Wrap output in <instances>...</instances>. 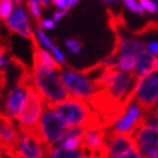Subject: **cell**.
Instances as JSON below:
<instances>
[{
	"instance_id": "484cf974",
	"label": "cell",
	"mask_w": 158,
	"mask_h": 158,
	"mask_svg": "<svg viewBox=\"0 0 158 158\" xmlns=\"http://www.w3.org/2000/svg\"><path fill=\"white\" fill-rule=\"evenodd\" d=\"M139 2L145 13H149V15L158 13V3L156 0H139Z\"/></svg>"
},
{
	"instance_id": "3957f363",
	"label": "cell",
	"mask_w": 158,
	"mask_h": 158,
	"mask_svg": "<svg viewBox=\"0 0 158 158\" xmlns=\"http://www.w3.org/2000/svg\"><path fill=\"white\" fill-rule=\"evenodd\" d=\"M45 105L47 104L43 100L40 94L30 83L27 85V97H26L25 105L17 117L19 132L30 135L35 134L39 121H40L42 114L45 109Z\"/></svg>"
},
{
	"instance_id": "4dcf8cb0",
	"label": "cell",
	"mask_w": 158,
	"mask_h": 158,
	"mask_svg": "<svg viewBox=\"0 0 158 158\" xmlns=\"http://www.w3.org/2000/svg\"><path fill=\"white\" fill-rule=\"evenodd\" d=\"M117 158H144V157L139 152H137L136 149H131V150H128V152L123 153L121 156H118Z\"/></svg>"
},
{
	"instance_id": "d6986e66",
	"label": "cell",
	"mask_w": 158,
	"mask_h": 158,
	"mask_svg": "<svg viewBox=\"0 0 158 158\" xmlns=\"http://www.w3.org/2000/svg\"><path fill=\"white\" fill-rule=\"evenodd\" d=\"M32 43L35 45H38V47L47 49V51H51L55 45V43L51 40V38L47 35V32H45L40 26H36L35 30H34V39H32Z\"/></svg>"
},
{
	"instance_id": "7c38bea8",
	"label": "cell",
	"mask_w": 158,
	"mask_h": 158,
	"mask_svg": "<svg viewBox=\"0 0 158 158\" xmlns=\"http://www.w3.org/2000/svg\"><path fill=\"white\" fill-rule=\"evenodd\" d=\"M30 83L21 81V83L17 84L15 88H12L9 91L8 96H6V100L4 104V110L3 113L12 118V119H17V117L19 114V111L23 108L26 97H27V85Z\"/></svg>"
},
{
	"instance_id": "836d02e7",
	"label": "cell",
	"mask_w": 158,
	"mask_h": 158,
	"mask_svg": "<svg viewBox=\"0 0 158 158\" xmlns=\"http://www.w3.org/2000/svg\"><path fill=\"white\" fill-rule=\"evenodd\" d=\"M81 2H82V0H68V8H69V10L73 9L74 6H77Z\"/></svg>"
},
{
	"instance_id": "2e32d148",
	"label": "cell",
	"mask_w": 158,
	"mask_h": 158,
	"mask_svg": "<svg viewBox=\"0 0 158 158\" xmlns=\"http://www.w3.org/2000/svg\"><path fill=\"white\" fill-rule=\"evenodd\" d=\"M147 48V43L140 38L136 36H122L117 43L115 51L113 52L114 56H124V55H132L136 56L141 49Z\"/></svg>"
},
{
	"instance_id": "cb8c5ba5",
	"label": "cell",
	"mask_w": 158,
	"mask_h": 158,
	"mask_svg": "<svg viewBox=\"0 0 158 158\" xmlns=\"http://www.w3.org/2000/svg\"><path fill=\"white\" fill-rule=\"evenodd\" d=\"M121 2L123 3L124 8H126L128 12L134 13L136 16H143L144 13H145L139 0H121Z\"/></svg>"
},
{
	"instance_id": "d6a6232c",
	"label": "cell",
	"mask_w": 158,
	"mask_h": 158,
	"mask_svg": "<svg viewBox=\"0 0 158 158\" xmlns=\"http://www.w3.org/2000/svg\"><path fill=\"white\" fill-rule=\"evenodd\" d=\"M147 48L152 52V53L158 56V40H152V42L147 43Z\"/></svg>"
},
{
	"instance_id": "74e56055",
	"label": "cell",
	"mask_w": 158,
	"mask_h": 158,
	"mask_svg": "<svg viewBox=\"0 0 158 158\" xmlns=\"http://www.w3.org/2000/svg\"><path fill=\"white\" fill-rule=\"evenodd\" d=\"M4 75H5V74H4V71L0 70V81H2L3 83H4Z\"/></svg>"
},
{
	"instance_id": "d590c367",
	"label": "cell",
	"mask_w": 158,
	"mask_h": 158,
	"mask_svg": "<svg viewBox=\"0 0 158 158\" xmlns=\"http://www.w3.org/2000/svg\"><path fill=\"white\" fill-rule=\"evenodd\" d=\"M3 154H5V147H4V144L0 141V158H3Z\"/></svg>"
},
{
	"instance_id": "f1b7e54d",
	"label": "cell",
	"mask_w": 158,
	"mask_h": 158,
	"mask_svg": "<svg viewBox=\"0 0 158 158\" xmlns=\"http://www.w3.org/2000/svg\"><path fill=\"white\" fill-rule=\"evenodd\" d=\"M9 65V58H8V52L4 45H0V69L6 68Z\"/></svg>"
},
{
	"instance_id": "9a60e30c",
	"label": "cell",
	"mask_w": 158,
	"mask_h": 158,
	"mask_svg": "<svg viewBox=\"0 0 158 158\" xmlns=\"http://www.w3.org/2000/svg\"><path fill=\"white\" fill-rule=\"evenodd\" d=\"M19 136V130L15 126L13 119L6 117L3 111L0 113V141L4 144L5 150L16 145Z\"/></svg>"
},
{
	"instance_id": "8992f818",
	"label": "cell",
	"mask_w": 158,
	"mask_h": 158,
	"mask_svg": "<svg viewBox=\"0 0 158 158\" xmlns=\"http://www.w3.org/2000/svg\"><path fill=\"white\" fill-rule=\"evenodd\" d=\"M144 113H145V109L136 100H132L126 106L123 113L117 118V121L111 124V127H109L108 130L117 134L134 135L137 128L141 127Z\"/></svg>"
},
{
	"instance_id": "4fadbf2b",
	"label": "cell",
	"mask_w": 158,
	"mask_h": 158,
	"mask_svg": "<svg viewBox=\"0 0 158 158\" xmlns=\"http://www.w3.org/2000/svg\"><path fill=\"white\" fill-rule=\"evenodd\" d=\"M106 135H108L106 128H102V127L87 128L83 136L82 147L85 149L88 156L102 158L105 145H106Z\"/></svg>"
},
{
	"instance_id": "7402d4cb",
	"label": "cell",
	"mask_w": 158,
	"mask_h": 158,
	"mask_svg": "<svg viewBox=\"0 0 158 158\" xmlns=\"http://www.w3.org/2000/svg\"><path fill=\"white\" fill-rule=\"evenodd\" d=\"M17 0H0V18L5 21L15 10Z\"/></svg>"
},
{
	"instance_id": "ffe728a7",
	"label": "cell",
	"mask_w": 158,
	"mask_h": 158,
	"mask_svg": "<svg viewBox=\"0 0 158 158\" xmlns=\"http://www.w3.org/2000/svg\"><path fill=\"white\" fill-rule=\"evenodd\" d=\"M135 61H136V56H132V55L118 56L117 57V69H119L122 71H134Z\"/></svg>"
},
{
	"instance_id": "5b68a950",
	"label": "cell",
	"mask_w": 158,
	"mask_h": 158,
	"mask_svg": "<svg viewBox=\"0 0 158 158\" xmlns=\"http://www.w3.org/2000/svg\"><path fill=\"white\" fill-rule=\"evenodd\" d=\"M68 127V123L51 106L45 105V109L42 114L40 121H39L34 136H36L47 148L53 147L60 140V137Z\"/></svg>"
},
{
	"instance_id": "603a6c76",
	"label": "cell",
	"mask_w": 158,
	"mask_h": 158,
	"mask_svg": "<svg viewBox=\"0 0 158 158\" xmlns=\"http://www.w3.org/2000/svg\"><path fill=\"white\" fill-rule=\"evenodd\" d=\"M64 45L71 55H79L83 49V44L75 38H68L64 40Z\"/></svg>"
},
{
	"instance_id": "277c9868",
	"label": "cell",
	"mask_w": 158,
	"mask_h": 158,
	"mask_svg": "<svg viewBox=\"0 0 158 158\" xmlns=\"http://www.w3.org/2000/svg\"><path fill=\"white\" fill-rule=\"evenodd\" d=\"M61 79L69 96L79 100L89 101L100 91L97 79H92L88 74L77 71L68 66L61 68Z\"/></svg>"
},
{
	"instance_id": "d4e9b609",
	"label": "cell",
	"mask_w": 158,
	"mask_h": 158,
	"mask_svg": "<svg viewBox=\"0 0 158 158\" xmlns=\"http://www.w3.org/2000/svg\"><path fill=\"white\" fill-rule=\"evenodd\" d=\"M82 144H83V137H71V139H66L58 144V145H53V147H62L65 149H78L82 148Z\"/></svg>"
},
{
	"instance_id": "4316f807",
	"label": "cell",
	"mask_w": 158,
	"mask_h": 158,
	"mask_svg": "<svg viewBox=\"0 0 158 158\" xmlns=\"http://www.w3.org/2000/svg\"><path fill=\"white\" fill-rule=\"evenodd\" d=\"M38 26L44 30V31H51L56 27V21L52 17H47V18H42L40 21L38 22Z\"/></svg>"
},
{
	"instance_id": "9c48e42d",
	"label": "cell",
	"mask_w": 158,
	"mask_h": 158,
	"mask_svg": "<svg viewBox=\"0 0 158 158\" xmlns=\"http://www.w3.org/2000/svg\"><path fill=\"white\" fill-rule=\"evenodd\" d=\"M134 100L139 102L145 111L152 109L158 100V69L139 78L135 88Z\"/></svg>"
},
{
	"instance_id": "ac0fdd59",
	"label": "cell",
	"mask_w": 158,
	"mask_h": 158,
	"mask_svg": "<svg viewBox=\"0 0 158 158\" xmlns=\"http://www.w3.org/2000/svg\"><path fill=\"white\" fill-rule=\"evenodd\" d=\"M32 62L35 64H40L43 66L48 68V69H60L62 66L58 65V62L55 60V57L52 56L49 51L40 48L38 45L34 44V53H32Z\"/></svg>"
},
{
	"instance_id": "60d3db41",
	"label": "cell",
	"mask_w": 158,
	"mask_h": 158,
	"mask_svg": "<svg viewBox=\"0 0 158 158\" xmlns=\"http://www.w3.org/2000/svg\"><path fill=\"white\" fill-rule=\"evenodd\" d=\"M87 158H98V157H95V156H88Z\"/></svg>"
},
{
	"instance_id": "5bb4252c",
	"label": "cell",
	"mask_w": 158,
	"mask_h": 158,
	"mask_svg": "<svg viewBox=\"0 0 158 158\" xmlns=\"http://www.w3.org/2000/svg\"><path fill=\"white\" fill-rule=\"evenodd\" d=\"M157 69H158V56L152 53L148 48L141 49L139 53L136 55L134 73L139 78L152 73V71H154Z\"/></svg>"
},
{
	"instance_id": "7bdbcfd3",
	"label": "cell",
	"mask_w": 158,
	"mask_h": 158,
	"mask_svg": "<svg viewBox=\"0 0 158 158\" xmlns=\"http://www.w3.org/2000/svg\"><path fill=\"white\" fill-rule=\"evenodd\" d=\"M156 2H157V3H158V0H156Z\"/></svg>"
},
{
	"instance_id": "1f68e13d",
	"label": "cell",
	"mask_w": 158,
	"mask_h": 158,
	"mask_svg": "<svg viewBox=\"0 0 158 158\" xmlns=\"http://www.w3.org/2000/svg\"><path fill=\"white\" fill-rule=\"evenodd\" d=\"M52 5L56 9H69L68 0H52Z\"/></svg>"
},
{
	"instance_id": "7a4b0ae2",
	"label": "cell",
	"mask_w": 158,
	"mask_h": 158,
	"mask_svg": "<svg viewBox=\"0 0 158 158\" xmlns=\"http://www.w3.org/2000/svg\"><path fill=\"white\" fill-rule=\"evenodd\" d=\"M51 108L68 123V126H81L85 128H104L100 114L91 106L88 101L69 96L65 100L52 105Z\"/></svg>"
},
{
	"instance_id": "e0dca14e",
	"label": "cell",
	"mask_w": 158,
	"mask_h": 158,
	"mask_svg": "<svg viewBox=\"0 0 158 158\" xmlns=\"http://www.w3.org/2000/svg\"><path fill=\"white\" fill-rule=\"evenodd\" d=\"M88 153L85 149H65L62 147H48L47 148V158H87Z\"/></svg>"
},
{
	"instance_id": "ab89813d",
	"label": "cell",
	"mask_w": 158,
	"mask_h": 158,
	"mask_svg": "<svg viewBox=\"0 0 158 158\" xmlns=\"http://www.w3.org/2000/svg\"><path fill=\"white\" fill-rule=\"evenodd\" d=\"M2 25H4V21H3L2 18H0V26H2Z\"/></svg>"
},
{
	"instance_id": "b9f144b4",
	"label": "cell",
	"mask_w": 158,
	"mask_h": 158,
	"mask_svg": "<svg viewBox=\"0 0 158 158\" xmlns=\"http://www.w3.org/2000/svg\"><path fill=\"white\" fill-rule=\"evenodd\" d=\"M152 158H158V153H157V154H154V156H153Z\"/></svg>"
},
{
	"instance_id": "8fae6325",
	"label": "cell",
	"mask_w": 158,
	"mask_h": 158,
	"mask_svg": "<svg viewBox=\"0 0 158 158\" xmlns=\"http://www.w3.org/2000/svg\"><path fill=\"white\" fill-rule=\"evenodd\" d=\"M131 149H136L134 135L117 134L108 130L106 145H105L102 158H117L118 156L126 153Z\"/></svg>"
},
{
	"instance_id": "8d00e7d4",
	"label": "cell",
	"mask_w": 158,
	"mask_h": 158,
	"mask_svg": "<svg viewBox=\"0 0 158 158\" xmlns=\"http://www.w3.org/2000/svg\"><path fill=\"white\" fill-rule=\"evenodd\" d=\"M100 2H102V3H106V4H111V3H115V2H118V0H100Z\"/></svg>"
},
{
	"instance_id": "ba28073f",
	"label": "cell",
	"mask_w": 158,
	"mask_h": 158,
	"mask_svg": "<svg viewBox=\"0 0 158 158\" xmlns=\"http://www.w3.org/2000/svg\"><path fill=\"white\" fill-rule=\"evenodd\" d=\"M30 18L31 17L27 12L25 2L23 0H17L16 8L8 17V19L4 21V26L13 34H17L23 39H27V40H32L35 27H32Z\"/></svg>"
},
{
	"instance_id": "52a82bcc",
	"label": "cell",
	"mask_w": 158,
	"mask_h": 158,
	"mask_svg": "<svg viewBox=\"0 0 158 158\" xmlns=\"http://www.w3.org/2000/svg\"><path fill=\"white\" fill-rule=\"evenodd\" d=\"M5 154L10 158H47V147L36 136L19 132L16 145Z\"/></svg>"
},
{
	"instance_id": "f35d334b",
	"label": "cell",
	"mask_w": 158,
	"mask_h": 158,
	"mask_svg": "<svg viewBox=\"0 0 158 158\" xmlns=\"http://www.w3.org/2000/svg\"><path fill=\"white\" fill-rule=\"evenodd\" d=\"M152 109H154V110H158V100L156 101V104H154L153 106H152Z\"/></svg>"
},
{
	"instance_id": "44dd1931",
	"label": "cell",
	"mask_w": 158,
	"mask_h": 158,
	"mask_svg": "<svg viewBox=\"0 0 158 158\" xmlns=\"http://www.w3.org/2000/svg\"><path fill=\"white\" fill-rule=\"evenodd\" d=\"M26 8L30 17L34 19V21H40L42 19V12H43V6L39 3V0H25Z\"/></svg>"
},
{
	"instance_id": "30bf717a",
	"label": "cell",
	"mask_w": 158,
	"mask_h": 158,
	"mask_svg": "<svg viewBox=\"0 0 158 158\" xmlns=\"http://www.w3.org/2000/svg\"><path fill=\"white\" fill-rule=\"evenodd\" d=\"M135 147L144 158H152L158 153V130L141 126L134 134Z\"/></svg>"
},
{
	"instance_id": "6da1fadb",
	"label": "cell",
	"mask_w": 158,
	"mask_h": 158,
	"mask_svg": "<svg viewBox=\"0 0 158 158\" xmlns=\"http://www.w3.org/2000/svg\"><path fill=\"white\" fill-rule=\"evenodd\" d=\"M30 74L31 84L49 106L69 97V94L61 79V68L48 69L40 64L32 62Z\"/></svg>"
},
{
	"instance_id": "83f0119b",
	"label": "cell",
	"mask_w": 158,
	"mask_h": 158,
	"mask_svg": "<svg viewBox=\"0 0 158 158\" xmlns=\"http://www.w3.org/2000/svg\"><path fill=\"white\" fill-rule=\"evenodd\" d=\"M49 52L52 53V56L55 57V60L58 62V65H60V66L65 65V62H66V58H65V55H64V52H62L60 48H58L56 44L53 45V48H52Z\"/></svg>"
},
{
	"instance_id": "f546056e",
	"label": "cell",
	"mask_w": 158,
	"mask_h": 158,
	"mask_svg": "<svg viewBox=\"0 0 158 158\" xmlns=\"http://www.w3.org/2000/svg\"><path fill=\"white\" fill-rule=\"evenodd\" d=\"M68 13H69V9H56L53 12V15H52V18H53L56 21V23H57V22H60Z\"/></svg>"
},
{
	"instance_id": "e575fe53",
	"label": "cell",
	"mask_w": 158,
	"mask_h": 158,
	"mask_svg": "<svg viewBox=\"0 0 158 158\" xmlns=\"http://www.w3.org/2000/svg\"><path fill=\"white\" fill-rule=\"evenodd\" d=\"M39 3L42 4L43 8H47V6L52 5V0H39Z\"/></svg>"
}]
</instances>
